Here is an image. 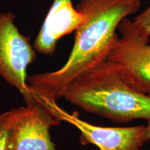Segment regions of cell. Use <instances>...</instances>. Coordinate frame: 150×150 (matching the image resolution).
<instances>
[{
    "label": "cell",
    "instance_id": "cell-1",
    "mask_svg": "<svg viewBox=\"0 0 150 150\" xmlns=\"http://www.w3.org/2000/svg\"><path fill=\"white\" fill-rule=\"evenodd\" d=\"M140 5L141 0H80L76 8L84 20L75 31L69 58L59 70L28 76L32 95L55 101L62 97L72 81L107 59L119 24Z\"/></svg>",
    "mask_w": 150,
    "mask_h": 150
},
{
    "label": "cell",
    "instance_id": "cell-2",
    "mask_svg": "<svg viewBox=\"0 0 150 150\" xmlns=\"http://www.w3.org/2000/svg\"><path fill=\"white\" fill-rule=\"evenodd\" d=\"M62 97L86 112L115 122L144 119L150 123V95L130 85L108 59L72 81Z\"/></svg>",
    "mask_w": 150,
    "mask_h": 150
},
{
    "label": "cell",
    "instance_id": "cell-3",
    "mask_svg": "<svg viewBox=\"0 0 150 150\" xmlns=\"http://www.w3.org/2000/svg\"><path fill=\"white\" fill-rule=\"evenodd\" d=\"M117 28L121 36L115 38L107 59L117 67L130 85L150 95V38L126 18Z\"/></svg>",
    "mask_w": 150,
    "mask_h": 150
},
{
    "label": "cell",
    "instance_id": "cell-4",
    "mask_svg": "<svg viewBox=\"0 0 150 150\" xmlns=\"http://www.w3.org/2000/svg\"><path fill=\"white\" fill-rule=\"evenodd\" d=\"M11 12L0 13V76L21 92L26 105L34 102L27 69L36 58L30 39L21 34Z\"/></svg>",
    "mask_w": 150,
    "mask_h": 150
},
{
    "label": "cell",
    "instance_id": "cell-5",
    "mask_svg": "<svg viewBox=\"0 0 150 150\" xmlns=\"http://www.w3.org/2000/svg\"><path fill=\"white\" fill-rule=\"evenodd\" d=\"M7 150H59L51 140V127L61 121L43 104L35 101L10 111Z\"/></svg>",
    "mask_w": 150,
    "mask_h": 150
},
{
    "label": "cell",
    "instance_id": "cell-6",
    "mask_svg": "<svg viewBox=\"0 0 150 150\" xmlns=\"http://www.w3.org/2000/svg\"><path fill=\"white\" fill-rule=\"evenodd\" d=\"M52 113L54 117L74 125L80 131V143L93 144L100 150H142L149 141L145 126L127 127H109L93 125L79 117L77 112L70 113L57 104Z\"/></svg>",
    "mask_w": 150,
    "mask_h": 150
},
{
    "label": "cell",
    "instance_id": "cell-7",
    "mask_svg": "<svg viewBox=\"0 0 150 150\" xmlns=\"http://www.w3.org/2000/svg\"><path fill=\"white\" fill-rule=\"evenodd\" d=\"M83 17L72 5V0H54L36 38L33 48L40 53L52 55L59 38L75 31Z\"/></svg>",
    "mask_w": 150,
    "mask_h": 150
},
{
    "label": "cell",
    "instance_id": "cell-8",
    "mask_svg": "<svg viewBox=\"0 0 150 150\" xmlns=\"http://www.w3.org/2000/svg\"><path fill=\"white\" fill-rule=\"evenodd\" d=\"M10 123V111L0 114V150H7V137Z\"/></svg>",
    "mask_w": 150,
    "mask_h": 150
},
{
    "label": "cell",
    "instance_id": "cell-9",
    "mask_svg": "<svg viewBox=\"0 0 150 150\" xmlns=\"http://www.w3.org/2000/svg\"><path fill=\"white\" fill-rule=\"evenodd\" d=\"M139 31L150 38V6L145 11L135 17L132 21Z\"/></svg>",
    "mask_w": 150,
    "mask_h": 150
},
{
    "label": "cell",
    "instance_id": "cell-10",
    "mask_svg": "<svg viewBox=\"0 0 150 150\" xmlns=\"http://www.w3.org/2000/svg\"><path fill=\"white\" fill-rule=\"evenodd\" d=\"M146 127H147V136H148V138H149V141H150V123H148ZM149 150H150V149Z\"/></svg>",
    "mask_w": 150,
    "mask_h": 150
}]
</instances>
